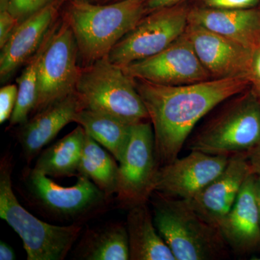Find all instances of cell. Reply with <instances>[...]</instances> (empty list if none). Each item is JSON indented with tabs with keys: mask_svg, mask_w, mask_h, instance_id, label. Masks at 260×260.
<instances>
[{
	"mask_svg": "<svg viewBox=\"0 0 260 260\" xmlns=\"http://www.w3.org/2000/svg\"><path fill=\"white\" fill-rule=\"evenodd\" d=\"M133 78L153 126L159 167L172 162L202 118L252 86L247 78L165 85Z\"/></svg>",
	"mask_w": 260,
	"mask_h": 260,
	"instance_id": "cell-1",
	"label": "cell"
},
{
	"mask_svg": "<svg viewBox=\"0 0 260 260\" xmlns=\"http://www.w3.org/2000/svg\"><path fill=\"white\" fill-rule=\"evenodd\" d=\"M148 0H119L107 5L70 1L65 22L87 64L107 57L148 13Z\"/></svg>",
	"mask_w": 260,
	"mask_h": 260,
	"instance_id": "cell-2",
	"label": "cell"
},
{
	"mask_svg": "<svg viewBox=\"0 0 260 260\" xmlns=\"http://www.w3.org/2000/svg\"><path fill=\"white\" fill-rule=\"evenodd\" d=\"M154 224L176 260H213L228 255L218 227L194 211L186 200L153 192Z\"/></svg>",
	"mask_w": 260,
	"mask_h": 260,
	"instance_id": "cell-3",
	"label": "cell"
},
{
	"mask_svg": "<svg viewBox=\"0 0 260 260\" xmlns=\"http://www.w3.org/2000/svg\"><path fill=\"white\" fill-rule=\"evenodd\" d=\"M10 153L0 161V217L18 234L28 260H63L82 232V225L46 223L25 209L15 196Z\"/></svg>",
	"mask_w": 260,
	"mask_h": 260,
	"instance_id": "cell-4",
	"label": "cell"
},
{
	"mask_svg": "<svg viewBox=\"0 0 260 260\" xmlns=\"http://www.w3.org/2000/svg\"><path fill=\"white\" fill-rule=\"evenodd\" d=\"M22 177L25 199L56 221L82 225L105 212L109 205L110 198L85 176L78 175L70 186L56 184L34 168H25Z\"/></svg>",
	"mask_w": 260,
	"mask_h": 260,
	"instance_id": "cell-5",
	"label": "cell"
},
{
	"mask_svg": "<svg viewBox=\"0 0 260 260\" xmlns=\"http://www.w3.org/2000/svg\"><path fill=\"white\" fill-rule=\"evenodd\" d=\"M75 93L81 109L114 116L131 125L150 120L133 78L107 57L80 68Z\"/></svg>",
	"mask_w": 260,
	"mask_h": 260,
	"instance_id": "cell-6",
	"label": "cell"
},
{
	"mask_svg": "<svg viewBox=\"0 0 260 260\" xmlns=\"http://www.w3.org/2000/svg\"><path fill=\"white\" fill-rule=\"evenodd\" d=\"M232 99L191 138V151L231 156L260 144V100L253 85Z\"/></svg>",
	"mask_w": 260,
	"mask_h": 260,
	"instance_id": "cell-7",
	"label": "cell"
},
{
	"mask_svg": "<svg viewBox=\"0 0 260 260\" xmlns=\"http://www.w3.org/2000/svg\"><path fill=\"white\" fill-rule=\"evenodd\" d=\"M189 10L180 4L150 12L113 48L108 59L124 67L158 54L185 32Z\"/></svg>",
	"mask_w": 260,
	"mask_h": 260,
	"instance_id": "cell-8",
	"label": "cell"
},
{
	"mask_svg": "<svg viewBox=\"0 0 260 260\" xmlns=\"http://www.w3.org/2000/svg\"><path fill=\"white\" fill-rule=\"evenodd\" d=\"M119 162L116 199L119 206L129 209L148 203L159 167L150 120L133 125L129 143Z\"/></svg>",
	"mask_w": 260,
	"mask_h": 260,
	"instance_id": "cell-9",
	"label": "cell"
},
{
	"mask_svg": "<svg viewBox=\"0 0 260 260\" xmlns=\"http://www.w3.org/2000/svg\"><path fill=\"white\" fill-rule=\"evenodd\" d=\"M78 49L74 34L64 22L53 30L38 68V95L34 112L73 94L79 77Z\"/></svg>",
	"mask_w": 260,
	"mask_h": 260,
	"instance_id": "cell-10",
	"label": "cell"
},
{
	"mask_svg": "<svg viewBox=\"0 0 260 260\" xmlns=\"http://www.w3.org/2000/svg\"><path fill=\"white\" fill-rule=\"evenodd\" d=\"M121 68L131 78L160 85H189L212 80L186 32L158 54Z\"/></svg>",
	"mask_w": 260,
	"mask_h": 260,
	"instance_id": "cell-11",
	"label": "cell"
},
{
	"mask_svg": "<svg viewBox=\"0 0 260 260\" xmlns=\"http://www.w3.org/2000/svg\"><path fill=\"white\" fill-rule=\"evenodd\" d=\"M229 157L191 150L184 158L158 167L153 192L191 200L223 172Z\"/></svg>",
	"mask_w": 260,
	"mask_h": 260,
	"instance_id": "cell-12",
	"label": "cell"
},
{
	"mask_svg": "<svg viewBox=\"0 0 260 260\" xmlns=\"http://www.w3.org/2000/svg\"><path fill=\"white\" fill-rule=\"evenodd\" d=\"M185 32L212 79L247 78L253 82L254 51L195 24H188Z\"/></svg>",
	"mask_w": 260,
	"mask_h": 260,
	"instance_id": "cell-13",
	"label": "cell"
},
{
	"mask_svg": "<svg viewBox=\"0 0 260 260\" xmlns=\"http://www.w3.org/2000/svg\"><path fill=\"white\" fill-rule=\"evenodd\" d=\"M251 172L248 153L229 157L223 172L191 200H186L207 222L218 227L234 206Z\"/></svg>",
	"mask_w": 260,
	"mask_h": 260,
	"instance_id": "cell-14",
	"label": "cell"
},
{
	"mask_svg": "<svg viewBox=\"0 0 260 260\" xmlns=\"http://www.w3.org/2000/svg\"><path fill=\"white\" fill-rule=\"evenodd\" d=\"M254 174L246 179L237 200L218 228L227 245L238 254L260 249V220L254 191Z\"/></svg>",
	"mask_w": 260,
	"mask_h": 260,
	"instance_id": "cell-15",
	"label": "cell"
},
{
	"mask_svg": "<svg viewBox=\"0 0 260 260\" xmlns=\"http://www.w3.org/2000/svg\"><path fill=\"white\" fill-rule=\"evenodd\" d=\"M81 109L75 93L51 104L22 124L18 133L25 160L30 162L41 153L65 126L74 122L76 113Z\"/></svg>",
	"mask_w": 260,
	"mask_h": 260,
	"instance_id": "cell-16",
	"label": "cell"
},
{
	"mask_svg": "<svg viewBox=\"0 0 260 260\" xmlns=\"http://www.w3.org/2000/svg\"><path fill=\"white\" fill-rule=\"evenodd\" d=\"M189 23L216 32L254 51L260 48V10L190 9Z\"/></svg>",
	"mask_w": 260,
	"mask_h": 260,
	"instance_id": "cell-17",
	"label": "cell"
},
{
	"mask_svg": "<svg viewBox=\"0 0 260 260\" xmlns=\"http://www.w3.org/2000/svg\"><path fill=\"white\" fill-rule=\"evenodd\" d=\"M56 14L55 6L47 7L19 24L9 40L1 49L0 76L8 79L24 63L27 62L42 44L50 30Z\"/></svg>",
	"mask_w": 260,
	"mask_h": 260,
	"instance_id": "cell-18",
	"label": "cell"
},
{
	"mask_svg": "<svg viewBox=\"0 0 260 260\" xmlns=\"http://www.w3.org/2000/svg\"><path fill=\"white\" fill-rule=\"evenodd\" d=\"M126 226L130 260H176L170 248L159 234L148 203L129 208Z\"/></svg>",
	"mask_w": 260,
	"mask_h": 260,
	"instance_id": "cell-19",
	"label": "cell"
},
{
	"mask_svg": "<svg viewBox=\"0 0 260 260\" xmlns=\"http://www.w3.org/2000/svg\"><path fill=\"white\" fill-rule=\"evenodd\" d=\"M75 256L84 260L129 259L126 224L106 223L88 229L75 248Z\"/></svg>",
	"mask_w": 260,
	"mask_h": 260,
	"instance_id": "cell-20",
	"label": "cell"
},
{
	"mask_svg": "<svg viewBox=\"0 0 260 260\" xmlns=\"http://www.w3.org/2000/svg\"><path fill=\"white\" fill-rule=\"evenodd\" d=\"M85 138V130L78 125L59 141L43 150L34 169L47 177H78Z\"/></svg>",
	"mask_w": 260,
	"mask_h": 260,
	"instance_id": "cell-21",
	"label": "cell"
},
{
	"mask_svg": "<svg viewBox=\"0 0 260 260\" xmlns=\"http://www.w3.org/2000/svg\"><path fill=\"white\" fill-rule=\"evenodd\" d=\"M74 122L120 161L129 143L133 125L114 116L86 109H80L76 113Z\"/></svg>",
	"mask_w": 260,
	"mask_h": 260,
	"instance_id": "cell-22",
	"label": "cell"
},
{
	"mask_svg": "<svg viewBox=\"0 0 260 260\" xmlns=\"http://www.w3.org/2000/svg\"><path fill=\"white\" fill-rule=\"evenodd\" d=\"M106 150L85 133L78 175L88 177L110 198L116 194L119 166Z\"/></svg>",
	"mask_w": 260,
	"mask_h": 260,
	"instance_id": "cell-23",
	"label": "cell"
},
{
	"mask_svg": "<svg viewBox=\"0 0 260 260\" xmlns=\"http://www.w3.org/2000/svg\"><path fill=\"white\" fill-rule=\"evenodd\" d=\"M54 29H51L48 32L35 54L27 61L26 68L17 80L18 87V99L10 119L11 126L17 124L22 125L28 120L30 112H34L37 101L38 68L39 61Z\"/></svg>",
	"mask_w": 260,
	"mask_h": 260,
	"instance_id": "cell-24",
	"label": "cell"
},
{
	"mask_svg": "<svg viewBox=\"0 0 260 260\" xmlns=\"http://www.w3.org/2000/svg\"><path fill=\"white\" fill-rule=\"evenodd\" d=\"M52 0H10L6 10L19 24L51 4Z\"/></svg>",
	"mask_w": 260,
	"mask_h": 260,
	"instance_id": "cell-25",
	"label": "cell"
},
{
	"mask_svg": "<svg viewBox=\"0 0 260 260\" xmlns=\"http://www.w3.org/2000/svg\"><path fill=\"white\" fill-rule=\"evenodd\" d=\"M18 87L8 84L0 89V123L10 119L18 99Z\"/></svg>",
	"mask_w": 260,
	"mask_h": 260,
	"instance_id": "cell-26",
	"label": "cell"
},
{
	"mask_svg": "<svg viewBox=\"0 0 260 260\" xmlns=\"http://www.w3.org/2000/svg\"><path fill=\"white\" fill-rule=\"evenodd\" d=\"M204 8L220 10H242L255 8L260 0H201Z\"/></svg>",
	"mask_w": 260,
	"mask_h": 260,
	"instance_id": "cell-27",
	"label": "cell"
},
{
	"mask_svg": "<svg viewBox=\"0 0 260 260\" xmlns=\"http://www.w3.org/2000/svg\"><path fill=\"white\" fill-rule=\"evenodd\" d=\"M19 25L18 20L7 10H0V48L9 40L15 28Z\"/></svg>",
	"mask_w": 260,
	"mask_h": 260,
	"instance_id": "cell-28",
	"label": "cell"
},
{
	"mask_svg": "<svg viewBox=\"0 0 260 260\" xmlns=\"http://www.w3.org/2000/svg\"><path fill=\"white\" fill-rule=\"evenodd\" d=\"M184 0H148L146 3L148 13L160 8L180 5Z\"/></svg>",
	"mask_w": 260,
	"mask_h": 260,
	"instance_id": "cell-29",
	"label": "cell"
},
{
	"mask_svg": "<svg viewBox=\"0 0 260 260\" xmlns=\"http://www.w3.org/2000/svg\"><path fill=\"white\" fill-rule=\"evenodd\" d=\"M248 160L253 174L260 177V144L248 153Z\"/></svg>",
	"mask_w": 260,
	"mask_h": 260,
	"instance_id": "cell-30",
	"label": "cell"
},
{
	"mask_svg": "<svg viewBox=\"0 0 260 260\" xmlns=\"http://www.w3.org/2000/svg\"><path fill=\"white\" fill-rule=\"evenodd\" d=\"M253 84H260V48L254 51L252 62Z\"/></svg>",
	"mask_w": 260,
	"mask_h": 260,
	"instance_id": "cell-31",
	"label": "cell"
},
{
	"mask_svg": "<svg viewBox=\"0 0 260 260\" xmlns=\"http://www.w3.org/2000/svg\"><path fill=\"white\" fill-rule=\"evenodd\" d=\"M16 259V255L13 248L5 242H0V259L1 260H14Z\"/></svg>",
	"mask_w": 260,
	"mask_h": 260,
	"instance_id": "cell-32",
	"label": "cell"
},
{
	"mask_svg": "<svg viewBox=\"0 0 260 260\" xmlns=\"http://www.w3.org/2000/svg\"><path fill=\"white\" fill-rule=\"evenodd\" d=\"M255 175V174H254ZM254 197H255L256 207H257L258 213H259L260 220V177L255 175L254 181Z\"/></svg>",
	"mask_w": 260,
	"mask_h": 260,
	"instance_id": "cell-33",
	"label": "cell"
},
{
	"mask_svg": "<svg viewBox=\"0 0 260 260\" xmlns=\"http://www.w3.org/2000/svg\"><path fill=\"white\" fill-rule=\"evenodd\" d=\"M10 0H0V10H6Z\"/></svg>",
	"mask_w": 260,
	"mask_h": 260,
	"instance_id": "cell-34",
	"label": "cell"
},
{
	"mask_svg": "<svg viewBox=\"0 0 260 260\" xmlns=\"http://www.w3.org/2000/svg\"><path fill=\"white\" fill-rule=\"evenodd\" d=\"M253 87H254V90H255L256 93L257 94L260 100V84H253Z\"/></svg>",
	"mask_w": 260,
	"mask_h": 260,
	"instance_id": "cell-35",
	"label": "cell"
},
{
	"mask_svg": "<svg viewBox=\"0 0 260 260\" xmlns=\"http://www.w3.org/2000/svg\"><path fill=\"white\" fill-rule=\"evenodd\" d=\"M70 1L86 2V3H98L101 0H70Z\"/></svg>",
	"mask_w": 260,
	"mask_h": 260,
	"instance_id": "cell-36",
	"label": "cell"
},
{
	"mask_svg": "<svg viewBox=\"0 0 260 260\" xmlns=\"http://www.w3.org/2000/svg\"><path fill=\"white\" fill-rule=\"evenodd\" d=\"M252 259L260 260V256L257 258H252Z\"/></svg>",
	"mask_w": 260,
	"mask_h": 260,
	"instance_id": "cell-37",
	"label": "cell"
},
{
	"mask_svg": "<svg viewBox=\"0 0 260 260\" xmlns=\"http://www.w3.org/2000/svg\"><path fill=\"white\" fill-rule=\"evenodd\" d=\"M109 1H114V2H116V1H119V0H109Z\"/></svg>",
	"mask_w": 260,
	"mask_h": 260,
	"instance_id": "cell-38",
	"label": "cell"
}]
</instances>
